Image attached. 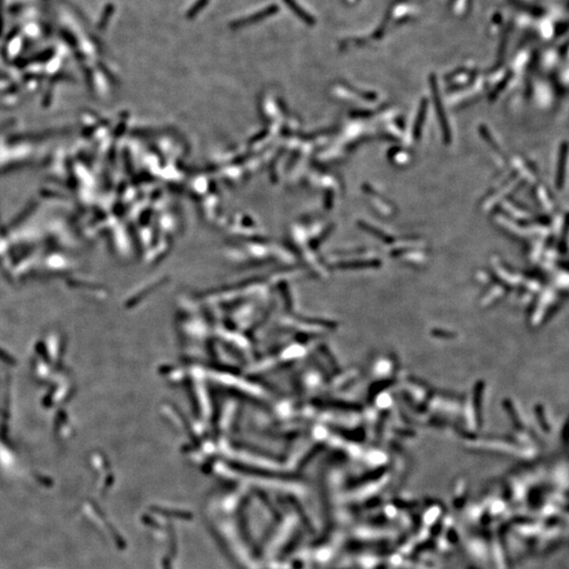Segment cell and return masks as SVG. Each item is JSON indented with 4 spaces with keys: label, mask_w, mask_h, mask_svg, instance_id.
<instances>
[{
    "label": "cell",
    "mask_w": 569,
    "mask_h": 569,
    "mask_svg": "<svg viewBox=\"0 0 569 569\" xmlns=\"http://www.w3.org/2000/svg\"><path fill=\"white\" fill-rule=\"evenodd\" d=\"M279 12V6L276 4H272L268 7H265L262 11H259L253 15L251 16H247V17H243L241 19H238L237 21H234L231 23V28L232 29H238L241 27H246V26H250V24H253L256 23L258 21H261L265 18L270 17V16L274 15Z\"/></svg>",
    "instance_id": "1"
},
{
    "label": "cell",
    "mask_w": 569,
    "mask_h": 569,
    "mask_svg": "<svg viewBox=\"0 0 569 569\" xmlns=\"http://www.w3.org/2000/svg\"><path fill=\"white\" fill-rule=\"evenodd\" d=\"M284 1L287 4L289 9L293 12L299 19H302L306 24H308V26H312V24H314V19L312 16L309 15L308 12H306L302 6L297 4L295 0H284Z\"/></svg>",
    "instance_id": "2"
},
{
    "label": "cell",
    "mask_w": 569,
    "mask_h": 569,
    "mask_svg": "<svg viewBox=\"0 0 569 569\" xmlns=\"http://www.w3.org/2000/svg\"><path fill=\"white\" fill-rule=\"evenodd\" d=\"M208 2H209V0H197V1L195 2L191 9L188 11V13H187L188 18H194L195 16L199 14V12L208 4Z\"/></svg>",
    "instance_id": "3"
}]
</instances>
